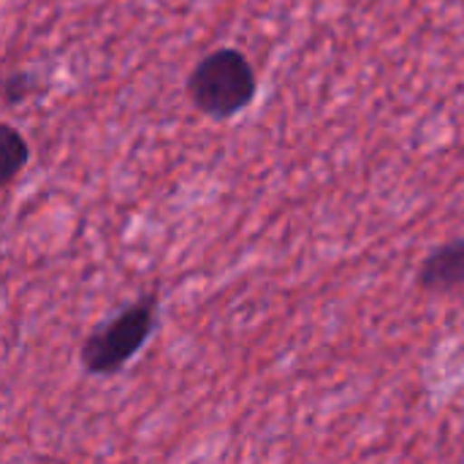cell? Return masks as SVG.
I'll use <instances>...</instances> for the list:
<instances>
[{
	"instance_id": "1",
	"label": "cell",
	"mask_w": 464,
	"mask_h": 464,
	"mask_svg": "<svg viewBox=\"0 0 464 464\" xmlns=\"http://www.w3.org/2000/svg\"><path fill=\"white\" fill-rule=\"evenodd\" d=\"M160 296L158 291L144 294L133 304L122 307L111 321L84 337L79 362L90 375H114L130 364V359L150 343L158 326Z\"/></svg>"
},
{
	"instance_id": "2",
	"label": "cell",
	"mask_w": 464,
	"mask_h": 464,
	"mask_svg": "<svg viewBox=\"0 0 464 464\" xmlns=\"http://www.w3.org/2000/svg\"><path fill=\"white\" fill-rule=\"evenodd\" d=\"M256 90V71L237 49H218L207 54L188 76V98L201 114L215 120H228L247 109Z\"/></svg>"
},
{
	"instance_id": "3",
	"label": "cell",
	"mask_w": 464,
	"mask_h": 464,
	"mask_svg": "<svg viewBox=\"0 0 464 464\" xmlns=\"http://www.w3.org/2000/svg\"><path fill=\"white\" fill-rule=\"evenodd\" d=\"M416 283L430 294H449L464 288V239L435 247L419 266Z\"/></svg>"
},
{
	"instance_id": "4",
	"label": "cell",
	"mask_w": 464,
	"mask_h": 464,
	"mask_svg": "<svg viewBox=\"0 0 464 464\" xmlns=\"http://www.w3.org/2000/svg\"><path fill=\"white\" fill-rule=\"evenodd\" d=\"M0 152H3V185L14 182L16 174L27 166L30 160V147L24 141V136L14 128V125H3L0 128Z\"/></svg>"
},
{
	"instance_id": "5",
	"label": "cell",
	"mask_w": 464,
	"mask_h": 464,
	"mask_svg": "<svg viewBox=\"0 0 464 464\" xmlns=\"http://www.w3.org/2000/svg\"><path fill=\"white\" fill-rule=\"evenodd\" d=\"M38 79L27 71H16L5 79L3 84V101L5 106H14V103H22L24 98H30L33 92H38Z\"/></svg>"
}]
</instances>
